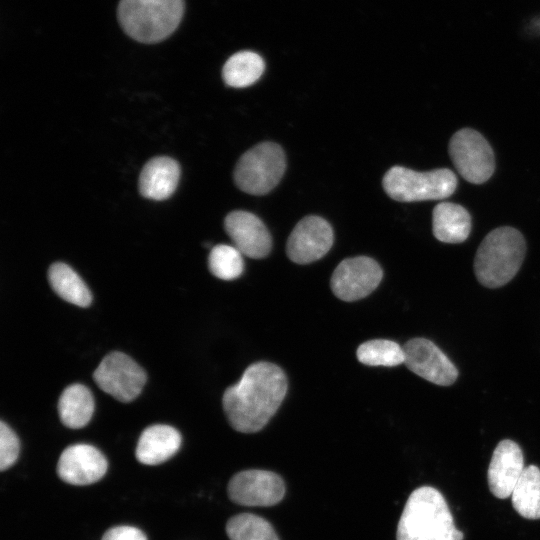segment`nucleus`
Segmentation results:
<instances>
[{"label":"nucleus","mask_w":540,"mask_h":540,"mask_svg":"<svg viewBox=\"0 0 540 540\" xmlns=\"http://www.w3.org/2000/svg\"><path fill=\"white\" fill-rule=\"evenodd\" d=\"M48 280L54 292L63 300L87 307L92 295L81 277L67 264L56 262L49 267Z\"/></svg>","instance_id":"aec40b11"},{"label":"nucleus","mask_w":540,"mask_h":540,"mask_svg":"<svg viewBox=\"0 0 540 540\" xmlns=\"http://www.w3.org/2000/svg\"><path fill=\"white\" fill-rule=\"evenodd\" d=\"M180 177L179 164L169 157H155L143 167L139 177V191L145 198L160 201L175 191Z\"/></svg>","instance_id":"dca6fc26"},{"label":"nucleus","mask_w":540,"mask_h":540,"mask_svg":"<svg viewBox=\"0 0 540 540\" xmlns=\"http://www.w3.org/2000/svg\"><path fill=\"white\" fill-rule=\"evenodd\" d=\"M523 454L512 440H502L494 449L487 472L489 489L499 498H508L524 470Z\"/></svg>","instance_id":"2eb2a0df"},{"label":"nucleus","mask_w":540,"mask_h":540,"mask_svg":"<svg viewBox=\"0 0 540 540\" xmlns=\"http://www.w3.org/2000/svg\"><path fill=\"white\" fill-rule=\"evenodd\" d=\"M226 533L230 540H279L266 519L250 513L230 518L226 524Z\"/></svg>","instance_id":"5701e85b"},{"label":"nucleus","mask_w":540,"mask_h":540,"mask_svg":"<svg viewBox=\"0 0 540 540\" xmlns=\"http://www.w3.org/2000/svg\"><path fill=\"white\" fill-rule=\"evenodd\" d=\"M356 355L359 362L368 366L393 367L404 364L403 347L387 339H373L362 343Z\"/></svg>","instance_id":"b1692460"},{"label":"nucleus","mask_w":540,"mask_h":540,"mask_svg":"<svg viewBox=\"0 0 540 540\" xmlns=\"http://www.w3.org/2000/svg\"><path fill=\"white\" fill-rule=\"evenodd\" d=\"M383 277L380 265L372 258L358 256L341 261L335 268L330 285L336 297L356 301L374 291Z\"/></svg>","instance_id":"1a4fd4ad"},{"label":"nucleus","mask_w":540,"mask_h":540,"mask_svg":"<svg viewBox=\"0 0 540 540\" xmlns=\"http://www.w3.org/2000/svg\"><path fill=\"white\" fill-rule=\"evenodd\" d=\"M471 231V217L459 204L442 202L433 209V234L444 243L464 242Z\"/></svg>","instance_id":"a211bd4d"},{"label":"nucleus","mask_w":540,"mask_h":540,"mask_svg":"<svg viewBox=\"0 0 540 540\" xmlns=\"http://www.w3.org/2000/svg\"><path fill=\"white\" fill-rule=\"evenodd\" d=\"M404 364L413 373L440 386L453 384L458 370L432 341L413 338L403 346Z\"/></svg>","instance_id":"9b49d317"},{"label":"nucleus","mask_w":540,"mask_h":540,"mask_svg":"<svg viewBox=\"0 0 540 540\" xmlns=\"http://www.w3.org/2000/svg\"><path fill=\"white\" fill-rule=\"evenodd\" d=\"M102 540H147L145 534L136 527L117 526L109 529Z\"/></svg>","instance_id":"bb28decb"},{"label":"nucleus","mask_w":540,"mask_h":540,"mask_svg":"<svg viewBox=\"0 0 540 540\" xmlns=\"http://www.w3.org/2000/svg\"><path fill=\"white\" fill-rule=\"evenodd\" d=\"M449 154L459 174L468 182H486L495 169L494 153L487 140L477 131H457L449 143Z\"/></svg>","instance_id":"0eeeda50"},{"label":"nucleus","mask_w":540,"mask_h":540,"mask_svg":"<svg viewBox=\"0 0 540 540\" xmlns=\"http://www.w3.org/2000/svg\"><path fill=\"white\" fill-rule=\"evenodd\" d=\"M94 412V398L89 388L82 384H72L61 393L58 413L61 422L72 429L84 427Z\"/></svg>","instance_id":"6ab92c4d"},{"label":"nucleus","mask_w":540,"mask_h":540,"mask_svg":"<svg viewBox=\"0 0 540 540\" xmlns=\"http://www.w3.org/2000/svg\"><path fill=\"white\" fill-rule=\"evenodd\" d=\"M20 443L13 430L0 422V468L2 471L11 467L17 460Z\"/></svg>","instance_id":"a878e982"},{"label":"nucleus","mask_w":540,"mask_h":540,"mask_svg":"<svg viewBox=\"0 0 540 540\" xmlns=\"http://www.w3.org/2000/svg\"><path fill=\"white\" fill-rule=\"evenodd\" d=\"M511 496L518 514L526 519H540V469L537 466L524 468Z\"/></svg>","instance_id":"412c9836"},{"label":"nucleus","mask_w":540,"mask_h":540,"mask_svg":"<svg viewBox=\"0 0 540 540\" xmlns=\"http://www.w3.org/2000/svg\"><path fill=\"white\" fill-rule=\"evenodd\" d=\"M181 445V435L168 425H152L140 435L136 457L146 465H157L171 458Z\"/></svg>","instance_id":"f3484780"},{"label":"nucleus","mask_w":540,"mask_h":540,"mask_svg":"<svg viewBox=\"0 0 540 540\" xmlns=\"http://www.w3.org/2000/svg\"><path fill=\"white\" fill-rule=\"evenodd\" d=\"M208 266L210 272L219 279H236L244 269L242 253L235 246L218 244L210 251Z\"/></svg>","instance_id":"393cba45"},{"label":"nucleus","mask_w":540,"mask_h":540,"mask_svg":"<svg viewBox=\"0 0 540 540\" xmlns=\"http://www.w3.org/2000/svg\"><path fill=\"white\" fill-rule=\"evenodd\" d=\"M224 226L234 246L242 254L261 259L270 253V233L256 215L247 211H233L226 216Z\"/></svg>","instance_id":"4468645a"},{"label":"nucleus","mask_w":540,"mask_h":540,"mask_svg":"<svg viewBox=\"0 0 540 540\" xmlns=\"http://www.w3.org/2000/svg\"><path fill=\"white\" fill-rule=\"evenodd\" d=\"M108 467L105 456L89 444L67 447L57 464L59 477L72 485H88L100 480Z\"/></svg>","instance_id":"ddd939ff"},{"label":"nucleus","mask_w":540,"mask_h":540,"mask_svg":"<svg viewBox=\"0 0 540 540\" xmlns=\"http://www.w3.org/2000/svg\"><path fill=\"white\" fill-rule=\"evenodd\" d=\"M287 392L283 370L270 362L246 368L223 394V408L232 428L242 433L260 431L276 413Z\"/></svg>","instance_id":"f257e3e1"},{"label":"nucleus","mask_w":540,"mask_h":540,"mask_svg":"<svg viewBox=\"0 0 540 540\" xmlns=\"http://www.w3.org/2000/svg\"><path fill=\"white\" fill-rule=\"evenodd\" d=\"M526 252L522 234L512 227L492 230L480 244L474 271L485 287L497 288L508 283L518 272Z\"/></svg>","instance_id":"7ed1b4c3"},{"label":"nucleus","mask_w":540,"mask_h":540,"mask_svg":"<svg viewBox=\"0 0 540 540\" xmlns=\"http://www.w3.org/2000/svg\"><path fill=\"white\" fill-rule=\"evenodd\" d=\"M264 68V61L259 54L240 51L226 61L222 77L228 86L243 88L255 83L263 74Z\"/></svg>","instance_id":"4be33fe9"},{"label":"nucleus","mask_w":540,"mask_h":540,"mask_svg":"<svg viewBox=\"0 0 540 540\" xmlns=\"http://www.w3.org/2000/svg\"><path fill=\"white\" fill-rule=\"evenodd\" d=\"M443 495L422 486L408 497L400 516L396 540H463Z\"/></svg>","instance_id":"f03ea898"},{"label":"nucleus","mask_w":540,"mask_h":540,"mask_svg":"<svg viewBox=\"0 0 540 540\" xmlns=\"http://www.w3.org/2000/svg\"><path fill=\"white\" fill-rule=\"evenodd\" d=\"M333 240L332 227L325 219L314 215L304 217L287 240V256L297 264L314 262L330 250Z\"/></svg>","instance_id":"f8f14e48"},{"label":"nucleus","mask_w":540,"mask_h":540,"mask_svg":"<svg viewBox=\"0 0 540 540\" xmlns=\"http://www.w3.org/2000/svg\"><path fill=\"white\" fill-rule=\"evenodd\" d=\"M183 12V0H120L118 20L134 40L156 43L176 30Z\"/></svg>","instance_id":"20e7f679"},{"label":"nucleus","mask_w":540,"mask_h":540,"mask_svg":"<svg viewBox=\"0 0 540 540\" xmlns=\"http://www.w3.org/2000/svg\"><path fill=\"white\" fill-rule=\"evenodd\" d=\"M230 500L242 506L268 507L285 495L283 479L267 470L251 469L236 473L228 483Z\"/></svg>","instance_id":"9d476101"},{"label":"nucleus","mask_w":540,"mask_h":540,"mask_svg":"<svg viewBox=\"0 0 540 540\" xmlns=\"http://www.w3.org/2000/svg\"><path fill=\"white\" fill-rule=\"evenodd\" d=\"M457 177L447 168L418 172L402 166H393L383 177L387 195L399 202L441 200L454 193Z\"/></svg>","instance_id":"39448f33"},{"label":"nucleus","mask_w":540,"mask_h":540,"mask_svg":"<svg viewBox=\"0 0 540 540\" xmlns=\"http://www.w3.org/2000/svg\"><path fill=\"white\" fill-rule=\"evenodd\" d=\"M285 168L282 148L273 142H263L240 157L234 170V180L243 192L263 195L279 183Z\"/></svg>","instance_id":"423d86ee"},{"label":"nucleus","mask_w":540,"mask_h":540,"mask_svg":"<svg viewBox=\"0 0 540 540\" xmlns=\"http://www.w3.org/2000/svg\"><path fill=\"white\" fill-rule=\"evenodd\" d=\"M101 390L121 402L134 400L146 382L145 371L122 352L107 354L93 373Z\"/></svg>","instance_id":"6e6552de"}]
</instances>
